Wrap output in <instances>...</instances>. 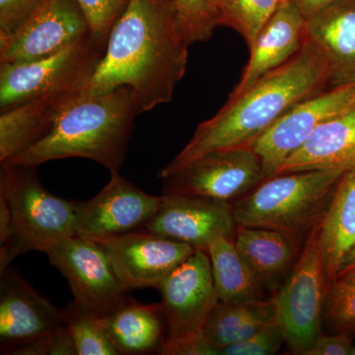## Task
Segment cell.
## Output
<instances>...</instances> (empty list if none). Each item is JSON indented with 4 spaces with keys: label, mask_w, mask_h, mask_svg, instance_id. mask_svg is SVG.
<instances>
[{
    "label": "cell",
    "mask_w": 355,
    "mask_h": 355,
    "mask_svg": "<svg viewBox=\"0 0 355 355\" xmlns=\"http://www.w3.org/2000/svg\"><path fill=\"white\" fill-rule=\"evenodd\" d=\"M188 48L172 0H128L81 97L104 95L127 86L139 114L171 102L186 73Z\"/></svg>",
    "instance_id": "1"
},
{
    "label": "cell",
    "mask_w": 355,
    "mask_h": 355,
    "mask_svg": "<svg viewBox=\"0 0 355 355\" xmlns=\"http://www.w3.org/2000/svg\"><path fill=\"white\" fill-rule=\"evenodd\" d=\"M331 73L322 51L306 39L286 64L261 77L234 101H226L218 113L202 121L190 141L169 164L160 179L174 174L205 154L248 146L292 107L330 88Z\"/></svg>",
    "instance_id": "2"
},
{
    "label": "cell",
    "mask_w": 355,
    "mask_h": 355,
    "mask_svg": "<svg viewBox=\"0 0 355 355\" xmlns=\"http://www.w3.org/2000/svg\"><path fill=\"white\" fill-rule=\"evenodd\" d=\"M139 114L127 86L104 95L80 96L43 139L4 162L38 167L49 161L79 157L95 161L110 172L119 171Z\"/></svg>",
    "instance_id": "3"
},
{
    "label": "cell",
    "mask_w": 355,
    "mask_h": 355,
    "mask_svg": "<svg viewBox=\"0 0 355 355\" xmlns=\"http://www.w3.org/2000/svg\"><path fill=\"white\" fill-rule=\"evenodd\" d=\"M345 171L308 170L268 178L232 205L236 223L279 231L300 247L321 223Z\"/></svg>",
    "instance_id": "4"
},
{
    "label": "cell",
    "mask_w": 355,
    "mask_h": 355,
    "mask_svg": "<svg viewBox=\"0 0 355 355\" xmlns=\"http://www.w3.org/2000/svg\"><path fill=\"white\" fill-rule=\"evenodd\" d=\"M37 167L2 162L0 193L10 209L8 242L0 247V272L19 254L44 252L76 235V205L53 195L40 182Z\"/></svg>",
    "instance_id": "5"
},
{
    "label": "cell",
    "mask_w": 355,
    "mask_h": 355,
    "mask_svg": "<svg viewBox=\"0 0 355 355\" xmlns=\"http://www.w3.org/2000/svg\"><path fill=\"white\" fill-rule=\"evenodd\" d=\"M0 354L69 355L73 343L62 310L8 266L0 272Z\"/></svg>",
    "instance_id": "6"
},
{
    "label": "cell",
    "mask_w": 355,
    "mask_h": 355,
    "mask_svg": "<svg viewBox=\"0 0 355 355\" xmlns=\"http://www.w3.org/2000/svg\"><path fill=\"white\" fill-rule=\"evenodd\" d=\"M106 46L90 33L51 55L14 64H0V111L35 98L83 90L97 69Z\"/></svg>",
    "instance_id": "7"
},
{
    "label": "cell",
    "mask_w": 355,
    "mask_h": 355,
    "mask_svg": "<svg viewBox=\"0 0 355 355\" xmlns=\"http://www.w3.org/2000/svg\"><path fill=\"white\" fill-rule=\"evenodd\" d=\"M318 227L311 232L288 277L272 297L277 323L295 354H307L322 334L329 284L318 243Z\"/></svg>",
    "instance_id": "8"
},
{
    "label": "cell",
    "mask_w": 355,
    "mask_h": 355,
    "mask_svg": "<svg viewBox=\"0 0 355 355\" xmlns=\"http://www.w3.org/2000/svg\"><path fill=\"white\" fill-rule=\"evenodd\" d=\"M46 254L69 282L74 302L86 312L103 319L128 297L106 250L96 240L72 235Z\"/></svg>",
    "instance_id": "9"
},
{
    "label": "cell",
    "mask_w": 355,
    "mask_h": 355,
    "mask_svg": "<svg viewBox=\"0 0 355 355\" xmlns=\"http://www.w3.org/2000/svg\"><path fill=\"white\" fill-rule=\"evenodd\" d=\"M165 195L196 196L230 202L265 181L263 161L250 146L212 151L162 178Z\"/></svg>",
    "instance_id": "10"
},
{
    "label": "cell",
    "mask_w": 355,
    "mask_h": 355,
    "mask_svg": "<svg viewBox=\"0 0 355 355\" xmlns=\"http://www.w3.org/2000/svg\"><path fill=\"white\" fill-rule=\"evenodd\" d=\"M355 107V83L329 88L292 107L251 144L263 161L266 179L275 176L291 154L298 150L326 121Z\"/></svg>",
    "instance_id": "11"
},
{
    "label": "cell",
    "mask_w": 355,
    "mask_h": 355,
    "mask_svg": "<svg viewBox=\"0 0 355 355\" xmlns=\"http://www.w3.org/2000/svg\"><path fill=\"white\" fill-rule=\"evenodd\" d=\"M106 250L125 291L153 287L163 282L195 248L146 230L94 239Z\"/></svg>",
    "instance_id": "12"
},
{
    "label": "cell",
    "mask_w": 355,
    "mask_h": 355,
    "mask_svg": "<svg viewBox=\"0 0 355 355\" xmlns=\"http://www.w3.org/2000/svg\"><path fill=\"white\" fill-rule=\"evenodd\" d=\"M162 203L163 195H149L119 171L111 172L109 183L94 198L74 200L76 234L100 239L141 230Z\"/></svg>",
    "instance_id": "13"
},
{
    "label": "cell",
    "mask_w": 355,
    "mask_h": 355,
    "mask_svg": "<svg viewBox=\"0 0 355 355\" xmlns=\"http://www.w3.org/2000/svg\"><path fill=\"white\" fill-rule=\"evenodd\" d=\"M158 291L167 326L166 342L202 330L219 302L207 252L196 250Z\"/></svg>",
    "instance_id": "14"
},
{
    "label": "cell",
    "mask_w": 355,
    "mask_h": 355,
    "mask_svg": "<svg viewBox=\"0 0 355 355\" xmlns=\"http://www.w3.org/2000/svg\"><path fill=\"white\" fill-rule=\"evenodd\" d=\"M236 223L230 202L196 196L165 195L155 216L141 230L207 251L217 236L235 239Z\"/></svg>",
    "instance_id": "15"
},
{
    "label": "cell",
    "mask_w": 355,
    "mask_h": 355,
    "mask_svg": "<svg viewBox=\"0 0 355 355\" xmlns=\"http://www.w3.org/2000/svg\"><path fill=\"white\" fill-rule=\"evenodd\" d=\"M90 33L76 0H44L19 32L0 44V64L28 62L51 55Z\"/></svg>",
    "instance_id": "16"
},
{
    "label": "cell",
    "mask_w": 355,
    "mask_h": 355,
    "mask_svg": "<svg viewBox=\"0 0 355 355\" xmlns=\"http://www.w3.org/2000/svg\"><path fill=\"white\" fill-rule=\"evenodd\" d=\"M306 20L293 0H284L250 49L249 62L227 101L242 97L254 84L286 64L305 43Z\"/></svg>",
    "instance_id": "17"
},
{
    "label": "cell",
    "mask_w": 355,
    "mask_h": 355,
    "mask_svg": "<svg viewBox=\"0 0 355 355\" xmlns=\"http://www.w3.org/2000/svg\"><path fill=\"white\" fill-rule=\"evenodd\" d=\"M306 36L330 67V88L355 83V0H338L306 21Z\"/></svg>",
    "instance_id": "18"
},
{
    "label": "cell",
    "mask_w": 355,
    "mask_h": 355,
    "mask_svg": "<svg viewBox=\"0 0 355 355\" xmlns=\"http://www.w3.org/2000/svg\"><path fill=\"white\" fill-rule=\"evenodd\" d=\"M81 90L64 91L35 98L0 114V162L8 160L50 133Z\"/></svg>",
    "instance_id": "19"
},
{
    "label": "cell",
    "mask_w": 355,
    "mask_h": 355,
    "mask_svg": "<svg viewBox=\"0 0 355 355\" xmlns=\"http://www.w3.org/2000/svg\"><path fill=\"white\" fill-rule=\"evenodd\" d=\"M354 165L355 107L320 125L284 161L277 175L308 170H347Z\"/></svg>",
    "instance_id": "20"
},
{
    "label": "cell",
    "mask_w": 355,
    "mask_h": 355,
    "mask_svg": "<svg viewBox=\"0 0 355 355\" xmlns=\"http://www.w3.org/2000/svg\"><path fill=\"white\" fill-rule=\"evenodd\" d=\"M102 320L118 354H161L167 338L161 303L144 304L128 296Z\"/></svg>",
    "instance_id": "21"
},
{
    "label": "cell",
    "mask_w": 355,
    "mask_h": 355,
    "mask_svg": "<svg viewBox=\"0 0 355 355\" xmlns=\"http://www.w3.org/2000/svg\"><path fill=\"white\" fill-rule=\"evenodd\" d=\"M318 243L330 286L355 248V165L338 181L318 227Z\"/></svg>",
    "instance_id": "22"
},
{
    "label": "cell",
    "mask_w": 355,
    "mask_h": 355,
    "mask_svg": "<svg viewBox=\"0 0 355 355\" xmlns=\"http://www.w3.org/2000/svg\"><path fill=\"white\" fill-rule=\"evenodd\" d=\"M236 248L266 291L277 292L299 257V247L288 236L270 229L238 225Z\"/></svg>",
    "instance_id": "23"
},
{
    "label": "cell",
    "mask_w": 355,
    "mask_h": 355,
    "mask_svg": "<svg viewBox=\"0 0 355 355\" xmlns=\"http://www.w3.org/2000/svg\"><path fill=\"white\" fill-rule=\"evenodd\" d=\"M277 322L272 298L218 304L203 324L202 331L219 349L242 342L257 331Z\"/></svg>",
    "instance_id": "24"
},
{
    "label": "cell",
    "mask_w": 355,
    "mask_h": 355,
    "mask_svg": "<svg viewBox=\"0 0 355 355\" xmlns=\"http://www.w3.org/2000/svg\"><path fill=\"white\" fill-rule=\"evenodd\" d=\"M219 301L244 302L263 298L265 288L236 248L234 240L217 236L207 248Z\"/></svg>",
    "instance_id": "25"
},
{
    "label": "cell",
    "mask_w": 355,
    "mask_h": 355,
    "mask_svg": "<svg viewBox=\"0 0 355 355\" xmlns=\"http://www.w3.org/2000/svg\"><path fill=\"white\" fill-rule=\"evenodd\" d=\"M62 314L77 355H118L101 318L86 312L74 301L62 309Z\"/></svg>",
    "instance_id": "26"
},
{
    "label": "cell",
    "mask_w": 355,
    "mask_h": 355,
    "mask_svg": "<svg viewBox=\"0 0 355 355\" xmlns=\"http://www.w3.org/2000/svg\"><path fill=\"white\" fill-rule=\"evenodd\" d=\"M284 0H232L218 16V26L232 28L251 46Z\"/></svg>",
    "instance_id": "27"
},
{
    "label": "cell",
    "mask_w": 355,
    "mask_h": 355,
    "mask_svg": "<svg viewBox=\"0 0 355 355\" xmlns=\"http://www.w3.org/2000/svg\"><path fill=\"white\" fill-rule=\"evenodd\" d=\"M323 324L331 333L355 334V270L338 275L329 286Z\"/></svg>",
    "instance_id": "28"
},
{
    "label": "cell",
    "mask_w": 355,
    "mask_h": 355,
    "mask_svg": "<svg viewBox=\"0 0 355 355\" xmlns=\"http://www.w3.org/2000/svg\"><path fill=\"white\" fill-rule=\"evenodd\" d=\"M180 30L189 46L207 42L218 26V15L209 0H172Z\"/></svg>",
    "instance_id": "29"
},
{
    "label": "cell",
    "mask_w": 355,
    "mask_h": 355,
    "mask_svg": "<svg viewBox=\"0 0 355 355\" xmlns=\"http://www.w3.org/2000/svg\"><path fill=\"white\" fill-rule=\"evenodd\" d=\"M87 19L92 38L107 46L110 33L128 6V0H76Z\"/></svg>",
    "instance_id": "30"
},
{
    "label": "cell",
    "mask_w": 355,
    "mask_h": 355,
    "mask_svg": "<svg viewBox=\"0 0 355 355\" xmlns=\"http://www.w3.org/2000/svg\"><path fill=\"white\" fill-rule=\"evenodd\" d=\"M284 343H286L284 331L273 322L246 340L223 347L221 355H272Z\"/></svg>",
    "instance_id": "31"
},
{
    "label": "cell",
    "mask_w": 355,
    "mask_h": 355,
    "mask_svg": "<svg viewBox=\"0 0 355 355\" xmlns=\"http://www.w3.org/2000/svg\"><path fill=\"white\" fill-rule=\"evenodd\" d=\"M44 0H0V44L13 38Z\"/></svg>",
    "instance_id": "32"
},
{
    "label": "cell",
    "mask_w": 355,
    "mask_h": 355,
    "mask_svg": "<svg viewBox=\"0 0 355 355\" xmlns=\"http://www.w3.org/2000/svg\"><path fill=\"white\" fill-rule=\"evenodd\" d=\"M162 355H221L220 349L212 345L202 330L166 342Z\"/></svg>",
    "instance_id": "33"
},
{
    "label": "cell",
    "mask_w": 355,
    "mask_h": 355,
    "mask_svg": "<svg viewBox=\"0 0 355 355\" xmlns=\"http://www.w3.org/2000/svg\"><path fill=\"white\" fill-rule=\"evenodd\" d=\"M354 343L349 334H321L306 355H350Z\"/></svg>",
    "instance_id": "34"
},
{
    "label": "cell",
    "mask_w": 355,
    "mask_h": 355,
    "mask_svg": "<svg viewBox=\"0 0 355 355\" xmlns=\"http://www.w3.org/2000/svg\"><path fill=\"white\" fill-rule=\"evenodd\" d=\"M338 0H293L306 20Z\"/></svg>",
    "instance_id": "35"
},
{
    "label": "cell",
    "mask_w": 355,
    "mask_h": 355,
    "mask_svg": "<svg viewBox=\"0 0 355 355\" xmlns=\"http://www.w3.org/2000/svg\"><path fill=\"white\" fill-rule=\"evenodd\" d=\"M231 1L232 0H209L210 6L214 8L218 16L222 9L225 8Z\"/></svg>",
    "instance_id": "36"
},
{
    "label": "cell",
    "mask_w": 355,
    "mask_h": 355,
    "mask_svg": "<svg viewBox=\"0 0 355 355\" xmlns=\"http://www.w3.org/2000/svg\"><path fill=\"white\" fill-rule=\"evenodd\" d=\"M354 270H355V248L354 251L352 252V254H349V259L345 261V266H343L342 272H340V275Z\"/></svg>",
    "instance_id": "37"
},
{
    "label": "cell",
    "mask_w": 355,
    "mask_h": 355,
    "mask_svg": "<svg viewBox=\"0 0 355 355\" xmlns=\"http://www.w3.org/2000/svg\"><path fill=\"white\" fill-rule=\"evenodd\" d=\"M350 355H355V345L352 347V352H350Z\"/></svg>",
    "instance_id": "38"
}]
</instances>
